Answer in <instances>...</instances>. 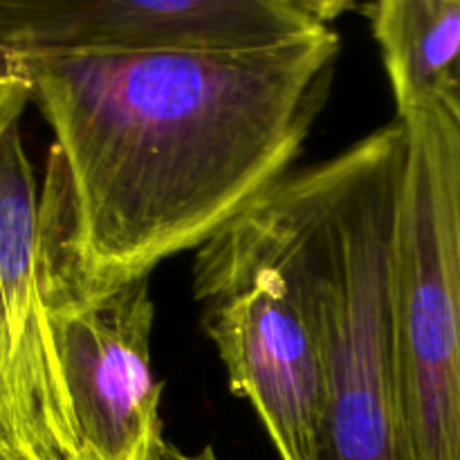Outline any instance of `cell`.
<instances>
[{"label": "cell", "mask_w": 460, "mask_h": 460, "mask_svg": "<svg viewBox=\"0 0 460 460\" xmlns=\"http://www.w3.org/2000/svg\"><path fill=\"white\" fill-rule=\"evenodd\" d=\"M402 121L394 340L404 454L460 460V283L425 128L416 115Z\"/></svg>", "instance_id": "4"}, {"label": "cell", "mask_w": 460, "mask_h": 460, "mask_svg": "<svg viewBox=\"0 0 460 460\" xmlns=\"http://www.w3.org/2000/svg\"><path fill=\"white\" fill-rule=\"evenodd\" d=\"M193 296L227 371L281 460H319L323 368L279 182L198 250Z\"/></svg>", "instance_id": "3"}, {"label": "cell", "mask_w": 460, "mask_h": 460, "mask_svg": "<svg viewBox=\"0 0 460 460\" xmlns=\"http://www.w3.org/2000/svg\"><path fill=\"white\" fill-rule=\"evenodd\" d=\"M0 460H61L54 452L30 445H16L0 440Z\"/></svg>", "instance_id": "11"}, {"label": "cell", "mask_w": 460, "mask_h": 460, "mask_svg": "<svg viewBox=\"0 0 460 460\" xmlns=\"http://www.w3.org/2000/svg\"><path fill=\"white\" fill-rule=\"evenodd\" d=\"M48 313L70 429L67 460H151L164 434L148 279L48 305Z\"/></svg>", "instance_id": "6"}, {"label": "cell", "mask_w": 460, "mask_h": 460, "mask_svg": "<svg viewBox=\"0 0 460 460\" xmlns=\"http://www.w3.org/2000/svg\"><path fill=\"white\" fill-rule=\"evenodd\" d=\"M290 3L299 7L304 13H308L313 21L328 25L337 16H341L350 7L353 0H290Z\"/></svg>", "instance_id": "9"}, {"label": "cell", "mask_w": 460, "mask_h": 460, "mask_svg": "<svg viewBox=\"0 0 460 460\" xmlns=\"http://www.w3.org/2000/svg\"><path fill=\"white\" fill-rule=\"evenodd\" d=\"M151 460H220V456L216 454V449L211 447V445L202 447L200 452H182V449L175 447L173 443H169V440L164 438L157 445Z\"/></svg>", "instance_id": "10"}, {"label": "cell", "mask_w": 460, "mask_h": 460, "mask_svg": "<svg viewBox=\"0 0 460 460\" xmlns=\"http://www.w3.org/2000/svg\"><path fill=\"white\" fill-rule=\"evenodd\" d=\"M323 27L290 0H0V52L250 49Z\"/></svg>", "instance_id": "7"}, {"label": "cell", "mask_w": 460, "mask_h": 460, "mask_svg": "<svg viewBox=\"0 0 460 460\" xmlns=\"http://www.w3.org/2000/svg\"><path fill=\"white\" fill-rule=\"evenodd\" d=\"M402 119L279 180L292 259L322 350L319 460H407L394 340Z\"/></svg>", "instance_id": "2"}, {"label": "cell", "mask_w": 460, "mask_h": 460, "mask_svg": "<svg viewBox=\"0 0 460 460\" xmlns=\"http://www.w3.org/2000/svg\"><path fill=\"white\" fill-rule=\"evenodd\" d=\"M398 117L413 115L460 81V0H373Z\"/></svg>", "instance_id": "8"}, {"label": "cell", "mask_w": 460, "mask_h": 460, "mask_svg": "<svg viewBox=\"0 0 460 460\" xmlns=\"http://www.w3.org/2000/svg\"><path fill=\"white\" fill-rule=\"evenodd\" d=\"M27 81L0 75V440L70 454L57 344L40 286L39 189L21 135Z\"/></svg>", "instance_id": "5"}, {"label": "cell", "mask_w": 460, "mask_h": 460, "mask_svg": "<svg viewBox=\"0 0 460 460\" xmlns=\"http://www.w3.org/2000/svg\"><path fill=\"white\" fill-rule=\"evenodd\" d=\"M341 39L250 49L7 57L52 130L39 191L45 304L93 299L200 250L299 157Z\"/></svg>", "instance_id": "1"}]
</instances>
